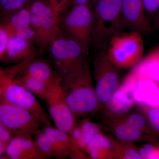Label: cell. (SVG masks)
<instances>
[{
    "label": "cell",
    "mask_w": 159,
    "mask_h": 159,
    "mask_svg": "<svg viewBox=\"0 0 159 159\" xmlns=\"http://www.w3.org/2000/svg\"><path fill=\"white\" fill-rule=\"evenodd\" d=\"M107 52L111 61L121 70L134 67L144 55L142 34L130 30L118 32L109 40Z\"/></svg>",
    "instance_id": "3"
},
{
    "label": "cell",
    "mask_w": 159,
    "mask_h": 159,
    "mask_svg": "<svg viewBox=\"0 0 159 159\" xmlns=\"http://www.w3.org/2000/svg\"><path fill=\"white\" fill-rule=\"evenodd\" d=\"M141 62L147 76L159 84V53L158 51L154 49Z\"/></svg>",
    "instance_id": "24"
},
{
    "label": "cell",
    "mask_w": 159,
    "mask_h": 159,
    "mask_svg": "<svg viewBox=\"0 0 159 159\" xmlns=\"http://www.w3.org/2000/svg\"><path fill=\"white\" fill-rule=\"evenodd\" d=\"M139 153L142 159H152L157 149L150 144H146L139 148Z\"/></svg>",
    "instance_id": "31"
},
{
    "label": "cell",
    "mask_w": 159,
    "mask_h": 159,
    "mask_svg": "<svg viewBox=\"0 0 159 159\" xmlns=\"http://www.w3.org/2000/svg\"><path fill=\"white\" fill-rule=\"evenodd\" d=\"M58 74L64 95L76 120L100 109L87 58Z\"/></svg>",
    "instance_id": "1"
},
{
    "label": "cell",
    "mask_w": 159,
    "mask_h": 159,
    "mask_svg": "<svg viewBox=\"0 0 159 159\" xmlns=\"http://www.w3.org/2000/svg\"><path fill=\"white\" fill-rule=\"evenodd\" d=\"M92 0H71V6L89 3Z\"/></svg>",
    "instance_id": "34"
},
{
    "label": "cell",
    "mask_w": 159,
    "mask_h": 159,
    "mask_svg": "<svg viewBox=\"0 0 159 159\" xmlns=\"http://www.w3.org/2000/svg\"><path fill=\"white\" fill-rule=\"evenodd\" d=\"M11 79L7 84L1 101L31 113L45 126L52 125L49 114L31 92Z\"/></svg>",
    "instance_id": "12"
},
{
    "label": "cell",
    "mask_w": 159,
    "mask_h": 159,
    "mask_svg": "<svg viewBox=\"0 0 159 159\" xmlns=\"http://www.w3.org/2000/svg\"><path fill=\"white\" fill-rule=\"evenodd\" d=\"M47 50L59 74L87 58L89 48L61 29Z\"/></svg>",
    "instance_id": "7"
},
{
    "label": "cell",
    "mask_w": 159,
    "mask_h": 159,
    "mask_svg": "<svg viewBox=\"0 0 159 159\" xmlns=\"http://www.w3.org/2000/svg\"><path fill=\"white\" fill-rule=\"evenodd\" d=\"M92 1L93 23L90 45L95 49H99L107 44L113 35L123 31L122 0Z\"/></svg>",
    "instance_id": "2"
},
{
    "label": "cell",
    "mask_w": 159,
    "mask_h": 159,
    "mask_svg": "<svg viewBox=\"0 0 159 159\" xmlns=\"http://www.w3.org/2000/svg\"><path fill=\"white\" fill-rule=\"evenodd\" d=\"M0 122L14 136L35 135L42 123L28 111L6 102H0Z\"/></svg>",
    "instance_id": "11"
},
{
    "label": "cell",
    "mask_w": 159,
    "mask_h": 159,
    "mask_svg": "<svg viewBox=\"0 0 159 159\" xmlns=\"http://www.w3.org/2000/svg\"><path fill=\"white\" fill-rule=\"evenodd\" d=\"M28 6L35 33L34 42L42 51L47 50L61 30L60 14L48 0H34Z\"/></svg>",
    "instance_id": "4"
},
{
    "label": "cell",
    "mask_w": 159,
    "mask_h": 159,
    "mask_svg": "<svg viewBox=\"0 0 159 159\" xmlns=\"http://www.w3.org/2000/svg\"><path fill=\"white\" fill-rule=\"evenodd\" d=\"M33 43L15 36L9 37L4 59L18 63L31 61L37 53Z\"/></svg>",
    "instance_id": "16"
},
{
    "label": "cell",
    "mask_w": 159,
    "mask_h": 159,
    "mask_svg": "<svg viewBox=\"0 0 159 159\" xmlns=\"http://www.w3.org/2000/svg\"><path fill=\"white\" fill-rule=\"evenodd\" d=\"M111 138L116 159H142L134 142L122 141L112 137Z\"/></svg>",
    "instance_id": "23"
},
{
    "label": "cell",
    "mask_w": 159,
    "mask_h": 159,
    "mask_svg": "<svg viewBox=\"0 0 159 159\" xmlns=\"http://www.w3.org/2000/svg\"><path fill=\"white\" fill-rule=\"evenodd\" d=\"M6 154L8 159H47L50 158L38 146L32 137L16 136L7 145Z\"/></svg>",
    "instance_id": "15"
},
{
    "label": "cell",
    "mask_w": 159,
    "mask_h": 159,
    "mask_svg": "<svg viewBox=\"0 0 159 159\" xmlns=\"http://www.w3.org/2000/svg\"><path fill=\"white\" fill-rule=\"evenodd\" d=\"M119 119L143 132L146 127V121L145 118L142 115L138 113L129 112Z\"/></svg>",
    "instance_id": "27"
},
{
    "label": "cell",
    "mask_w": 159,
    "mask_h": 159,
    "mask_svg": "<svg viewBox=\"0 0 159 159\" xmlns=\"http://www.w3.org/2000/svg\"><path fill=\"white\" fill-rule=\"evenodd\" d=\"M54 10L60 15L71 5V0H48Z\"/></svg>",
    "instance_id": "32"
},
{
    "label": "cell",
    "mask_w": 159,
    "mask_h": 159,
    "mask_svg": "<svg viewBox=\"0 0 159 159\" xmlns=\"http://www.w3.org/2000/svg\"><path fill=\"white\" fill-rule=\"evenodd\" d=\"M13 79L14 78L8 74L7 71H4L2 68L0 69V101L7 84Z\"/></svg>",
    "instance_id": "30"
},
{
    "label": "cell",
    "mask_w": 159,
    "mask_h": 159,
    "mask_svg": "<svg viewBox=\"0 0 159 159\" xmlns=\"http://www.w3.org/2000/svg\"><path fill=\"white\" fill-rule=\"evenodd\" d=\"M13 137L14 135L11 131L0 122V141L8 145Z\"/></svg>",
    "instance_id": "33"
},
{
    "label": "cell",
    "mask_w": 159,
    "mask_h": 159,
    "mask_svg": "<svg viewBox=\"0 0 159 159\" xmlns=\"http://www.w3.org/2000/svg\"><path fill=\"white\" fill-rule=\"evenodd\" d=\"M26 74L50 84L59 76L49 61L44 59H33L23 69Z\"/></svg>",
    "instance_id": "19"
},
{
    "label": "cell",
    "mask_w": 159,
    "mask_h": 159,
    "mask_svg": "<svg viewBox=\"0 0 159 159\" xmlns=\"http://www.w3.org/2000/svg\"><path fill=\"white\" fill-rule=\"evenodd\" d=\"M9 36L3 25H0V60L4 59L6 54Z\"/></svg>",
    "instance_id": "28"
},
{
    "label": "cell",
    "mask_w": 159,
    "mask_h": 159,
    "mask_svg": "<svg viewBox=\"0 0 159 159\" xmlns=\"http://www.w3.org/2000/svg\"><path fill=\"white\" fill-rule=\"evenodd\" d=\"M22 70L13 80L35 96L44 99L49 84L26 74Z\"/></svg>",
    "instance_id": "22"
},
{
    "label": "cell",
    "mask_w": 159,
    "mask_h": 159,
    "mask_svg": "<svg viewBox=\"0 0 159 159\" xmlns=\"http://www.w3.org/2000/svg\"><path fill=\"white\" fill-rule=\"evenodd\" d=\"M44 99L47 102L49 115L55 127L70 133L76 123L64 95L59 76L48 85Z\"/></svg>",
    "instance_id": "9"
},
{
    "label": "cell",
    "mask_w": 159,
    "mask_h": 159,
    "mask_svg": "<svg viewBox=\"0 0 159 159\" xmlns=\"http://www.w3.org/2000/svg\"><path fill=\"white\" fill-rule=\"evenodd\" d=\"M93 23L91 2L71 6L70 9L60 20L61 29L88 48L91 43Z\"/></svg>",
    "instance_id": "8"
},
{
    "label": "cell",
    "mask_w": 159,
    "mask_h": 159,
    "mask_svg": "<svg viewBox=\"0 0 159 159\" xmlns=\"http://www.w3.org/2000/svg\"><path fill=\"white\" fill-rule=\"evenodd\" d=\"M34 0H0V9L11 14L22 8L27 7Z\"/></svg>",
    "instance_id": "26"
},
{
    "label": "cell",
    "mask_w": 159,
    "mask_h": 159,
    "mask_svg": "<svg viewBox=\"0 0 159 159\" xmlns=\"http://www.w3.org/2000/svg\"><path fill=\"white\" fill-rule=\"evenodd\" d=\"M155 49H156V50L157 51H158V53H159V45L158 46V47H157L156 48H155Z\"/></svg>",
    "instance_id": "35"
},
{
    "label": "cell",
    "mask_w": 159,
    "mask_h": 159,
    "mask_svg": "<svg viewBox=\"0 0 159 159\" xmlns=\"http://www.w3.org/2000/svg\"><path fill=\"white\" fill-rule=\"evenodd\" d=\"M85 154L88 159H116L111 137L100 131L89 143Z\"/></svg>",
    "instance_id": "18"
},
{
    "label": "cell",
    "mask_w": 159,
    "mask_h": 159,
    "mask_svg": "<svg viewBox=\"0 0 159 159\" xmlns=\"http://www.w3.org/2000/svg\"><path fill=\"white\" fill-rule=\"evenodd\" d=\"M121 70L109 58L107 44L102 46L94 58L93 72L96 81L94 88L100 109L104 107L120 85Z\"/></svg>",
    "instance_id": "5"
},
{
    "label": "cell",
    "mask_w": 159,
    "mask_h": 159,
    "mask_svg": "<svg viewBox=\"0 0 159 159\" xmlns=\"http://www.w3.org/2000/svg\"><path fill=\"white\" fill-rule=\"evenodd\" d=\"M101 131L99 125L89 119H85L78 123L76 122L69 134L76 148L86 155V149L89 143Z\"/></svg>",
    "instance_id": "17"
},
{
    "label": "cell",
    "mask_w": 159,
    "mask_h": 159,
    "mask_svg": "<svg viewBox=\"0 0 159 159\" xmlns=\"http://www.w3.org/2000/svg\"><path fill=\"white\" fill-rule=\"evenodd\" d=\"M121 27L142 34H148L153 27L145 13L142 0H122Z\"/></svg>",
    "instance_id": "13"
},
{
    "label": "cell",
    "mask_w": 159,
    "mask_h": 159,
    "mask_svg": "<svg viewBox=\"0 0 159 159\" xmlns=\"http://www.w3.org/2000/svg\"><path fill=\"white\" fill-rule=\"evenodd\" d=\"M35 136L38 146L49 157L88 159L76 148L69 134L52 125L45 126Z\"/></svg>",
    "instance_id": "6"
},
{
    "label": "cell",
    "mask_w": 159,
    "mask_h": 159,
    "mask_svg": "<svg viewBox=\"0 0 159 159\" xmlns=\"http://www.w3.org/2000/svg\"><path fill=\"white\" fill-rule=\"evenodd\" d=\"M145 13L153 28L159 30V0H142Z\"/></svg>",
    "instance_id": "25"
},
{
    "label": "cell",
    "mask_w": 159,
    "mask_h": 159,
    "mask_svg": "<svg viewBox=\"0 0 159 159\" xmlns=\"http://www.w3.org/2000/svg\"><path fill=\"white\" fill-rule=\"evenodd\" d=\"M111 129L115 138L122 141L135 142L142 139L143 131L120 120L111 122Z\"/></svg>",
    "instance_id": "21"
},
{
    "label": "cell",
    "mask_w": 159,
    "mask_h": 159,
    "mask_svg": "<svg viewBox=\"0 0 159 159\" xmlns=\"http://www.w3.org/2000/svg\"><path fill=\"white\" fill-rule=\"evenodd\" d=\"M148 118L151 128L159 132V107L151 109L148 112Z\"/></svg>",
    "instance_id": "29"
},
{
    "label": "cell",
    "mask_w": 159,
    "mask_h": 159,
    "mask_svg": "<svg viewBox=\"0 0 159 159\" xmlns=\"http://www.w3.org/2000/svg\"><path fill=\"white\" fill-rule=\"evenodd\" d=\"M138 79L134 93L135 102L140 105L159 107V86L147 76L141 62L136 65Z\"/></svg>",
    "instance_id": "14"
},
{
    "label": "cell",
    "mask_w": 159,
    "mask_h": 159,
    "mask_svg": "<svg viewBox=\"0 0 159 159\" xmlns=\"http://www.w3.org/2000/svg\"><path fill=\"white\" fill-rule=\"evenodd\" d=\"M136 67L120 83L118 88L102 109L110 123L124 116L135 104V91L138 79Z\"/></svg>",
    "instance_id": "10"
},
{
    "label": "cell",
    "mask_w": 159,
    "mask_h": 159,
    "mask_svg": "<svg viewBox=\"0 0 159 159\" xmlns=\"http://www.w3.org/2000/svg\"><path fill=\"white\" fill-rule=\"evenodd\" d=\"M11 14L7 22L3 25L9 37L13 36L18 31L31 26L29 6L22 8Z\"/></svg>",
    "instance_id": "20"
}]
</instances>
